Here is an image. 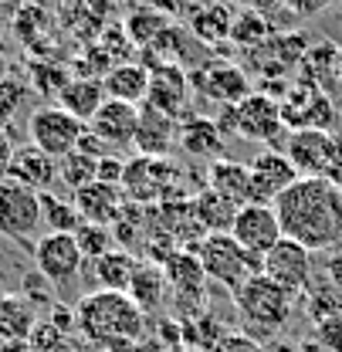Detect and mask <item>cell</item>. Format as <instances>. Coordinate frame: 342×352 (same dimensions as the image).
I'll return each mask as SVG.
<instances>
[{"instance_id": "cell-1", "label": "cell", "mask_w": 342, "mask_h": 352, "mask_svg": "<svg viewBox=\"0 0 342 352\" xmlns=\"http://www.w3.org/2000/svg\"><path fill=\"white\" fill-rule=\"evenodd\" d=\"M281 234L308 251L342 248V186L329 176H299L275 204Z\"/></svg>"}, {"instance_id": "cell-2", "label": "cell", "mask_w": 342, "mask_h": 352, "mask_svg": "<svg viewBox=\"0 0 342 352\" xmlns=\"http://www.w3.org/2000/svg\"><path fill=\"white\" fill-rule=\"evenodd\" d=\"M78 336L105 349L112 342H139L146 332V311L129 298V292H88L75 305Z\"/></svg>"}, {"instance_id": "cell-3", "label": "cell", "mask_w": 342, "mask_h": 352, "mask_svg": "<svg viewBox=\"0 0 342 352\" xmlns=\"http://www.w3.org/2000/svg\"><path fill=\"white\" fill-rule=\"evenodd\" d=\"M234 308H237L248 336L268 339V336H275L288 325L292 308H295V295L288 288H281L278 281H271L264 271H257L255 278H248L234 292Z\"/></svg>"}, {"instance_id": "cell-4", "label": "cell", "mask_w": 342, "mask_h": 352, "mask_svg": "<svg viewBox=\"0 0 342 352\" xmlns=\"http://www.w3.org/2000/svg\"><path fill=\"white\" fill-rule=\"evenodd\" d=\"M193 251H197V258L204 264L207 281H217L227 292H237L248 278H255L261 271V258L244 251L234 241V234H207Z\"/></svg>"}, {"instance_id": "cell-5", "label": "cell", "mask_w": 342, "mask_h": 352, "mask_svg": "<svg viewBox=\"0 0 342 352\" xmlns=\"http://www.w3.org/2000/svg\"><path fill=\"white\" fill-rule=\"evenodd\" d=\"M41 227V193L24 183L3 179L0 183V237L34 251Z\"/></svg>"}, {"instance_id": "cell-6", "label": "cell", "mask_w": 342, "mask_h": 352, "mask_svg": "<svg viewBox=\"0 0 342 352\" xmlns=\"http://www.w3.org/2000/svg\"><path fill=\"white\" fill-rule=\"evenodd\" d=\"M176 183H180V170L167 156H132V160H126L122 193H126V200L139 204V207L163 204L167 197L180 193Z\"/></svg>"}, {"instance_id": "cell-7", "label": "cell", "mask_w": 342, "mask_h": 352, "mask_svg": "<svg viewBox=\"0 0 342 352\" xmlns=\"http://www.w3.org/2000/svg\"><path fill=\"white\" fill-rule=\"evenodd\" d=\"M85 122L75 119L72 112H65L61 105H41L31 112L28 119V135H31V146H38L41 153L54 156V160H65L68 153L78 149L82 135H85Z\"/></svg>"}, {"instance_id": "cell-8", "label": "cell", "mask_w": 342, "mask_h": 352, "mask_svg": "<svg viewBox=\"0 0 342 352\" xmlns=\"http://www.w3.org/2000/svg\"><path fill=\"white\" fill-rule=\"evenodd\" d=\"M285 156L295 163L299 176H329L342 170V139L322 129H295L288 135Z\"/></svg>"}, {"instance_id": "cell-9", "label": "cell", "mask_w": 342, "mask_h": 352, "mask_svg": "<svg viewBox=\"0 0 342 352\" xmlns=\"http://www.w3.org/2000/svg\"><path fill=\"white\" fill-rule=\"evenodd\" d=\"M82 264H85V254H82L75 234H41L38 237V244H34V267L54 288L72 285L82 274Z\"/></svg>"}, {"instance_id": "cell-10", "label": "cell", "mask_w": 342, "mask_h": 352, "mask_svg": "<svg viewBox=\"0 0 342 352\" xmlns=\"http://www.w3.org/2000/svg\"><path fill=\"white\" fill-rule=\"evenodd\" d=\"M261 271L278 281L281 288H288L295 298H301L312 288V251L301 248L299 241L281 237L264 258H261Z\"/></svg>"}, {"instance_id": "cell-11", "label": "cell", "mask_w": 342, "mask_h": 352, "mask_svg": "<svg viewBox=\"0 0 342 352\" xmlns=\"http://www.w3.org/2000/svg\"><path fill=\"white\" fill-rule=\"evenodd\" d=\"M231 234H234V241H237L244 251H251L255 258H264V254L285 237L275 207H271V204H255V200L237 210Z\"/></svg>"}, {"instance_id": "cell-12", "label": "cell", "mask_w": 342, "mask_h": 352, "mask_svg": "<svg viewBox=\"0 0 342 352\" xmlns=\"http://www.w3.org/2000/svg\"><path fill=\"white\" fill-rule=\"evenodd\" d=\"M248 170H251V200H255V204H275V200L299 179L295 163H292L281 149H264V153H257L255 160L248 163Z\"/></svg>"}, {"instance_id": "cell-13", "label": "cell", "mask_w": 342, "mask_h": 352, "mask_svg": "<svg viewBox=\"0 0 342 352\" xmlns=\"http://www.w3.org/2000/svg\"><path fill=\"white\" fill-rule=\"evenodd\" d=\"M285 122H281V105L278 98L264 95V91H251L244 102H237V135L251 139V142H275V135H285Z\"/></svg>"}, {"instance_id": "cell-14", "label": "cell", "mask_w": 342, "mask_h": 352, "mask_svg": "<svg viewBox=\"0 0 342 352\" xmlns=\"http://www.w3.org/2000/svg\"><path fill=\"white\" fill-rule=\"evenodd\" d=\"M136 129H139V105H129V102H119V98H105L98 105V112L92 116V122H88V132H95L109 149L132 146Z\"/></svg>"}, {"instance_id": "cell-15", "label": "cell", "mask_w": 342, "mask_h": 352, "mask_svg": "<svg viewBox=\"0 0 342 352\" xmlns=\"http://www.w3.org/2000/svg\"><path fill=\"white\" fill-rule=\"evenodd\" d=\"M146 102L153 109L180 119L183 109H186V102H190V75L180 65H173V61L153 65L149 68V95H146Z\"/></svg>"}, {"instance_id": "cell-16", "label": "cell", "mask_w": 342, "mask_h": 352, "mask_svg": "<svg viewBox=\"0 0 342 352\" xmlns=\"http://www.w3.org/2000/svg\"><path fill=\"white\" fill-rule=\"evenodd\" d=\"M197 88L217 105H237L255 91L248 72L237 65H227V61H214L211 68L197 72Z\"/></svg>"}, {"instance_id": "cell-17", "label": "cell", "mask_w": 342, "mask_h": 352, "mask_svg": "<svg viewBox=\"0 0 342 352\" xmlns=\"http://www.w3.org/2000/svg\"><path fill=\"white\" fill-rule=\"evenodd\" d=\"M176 142H180V149H183L186 156H193V160H200V163H217V160H224V153H227V135L217 129V122L207 119V116H186V119L180 122Z\"/></svg>"}, {"instance_id": "cell-18", "label": "cell", "mask_w": 342, "mask_h": 352, "mask_svg": "<svg viewBox=\"0 0 342 352\" xmlns=\"http://www.w3.org/2000/svg\"><path fill=\"white\" fill-rule=\"evenodd\" d=\"M7 179L24 183L38 193H47L58 183V160L41 153L38 146H17L10 156V166H7Z\"/></svg>"}, {"instance_id": "cell-19", "label": "cell", "mask_w": 342, "mask_h": 352, "mask_svg": "<svg viewBox=\"0 0 342 352\" xmlns=\"http://www.w3.org/2000/svg\"><path fill=\"white\" fill-rule=\"evenodd\" d=\"M75 207H78V214L82 220L88 223H105V227H112L116 217H119V210L126 207V193H122V186H116V183H102V179H95V183H88L82 190H75Z\"/></svg>"}, {"instance_id": "cell-20", "label": "cell", "mask_w": 342, "mask_h": 352, "mask_svg": "<svg viewBox=\"0 0 342 352\" xmlns=\"http://www.w3.org/2000/svg\"><path fill=\"white\" fill-rule=\"evenodd\" d=\"M176 135H180L176 116H167V112L153 109L149 102H142L139 129H136V142H132L139 149V156H167Z\"/></svg>"}, {"instance_id": "cell-21", "label": "cell", "mask_w": 342, "mask_h": 352, "mask_svg": "<svg viewBox=\"0 0 342 352\" xmlns=\"http://www.w3.org/2000/svg\"><path fill=\"white\" fill-rule=\"evenodd\" d=\"M255 51V65L268 75V78H275V75H281V72H288V68H295L305 61V51H308V41H305V34L299 31H292V34H271L264 44H257L251 47Z\"/></svg>"}, {"instance_id": "cell-22", "label": "cell", "mask_w": 342, "mask_h": 352, "mask_svg": "<svg viewBox=\"0 0 342 352\" xmlns=\"http://www.w3.org/2000/svg\"><path fill=\"white\" fill-rule=\"evenodd\" d=\"M305 72H308V82L315 88H322L329 98L342 91V47L329 41H319L312 44L305 51Z\"/></svg>"}, {"instance_id": "cell-23", "label": "cell", "mask_w": 342, "mask_h": 352, "mask_svg": "<svg viewBox=\"0 0 342 352\" xmlns=\"http://www.w3.org/2000/svg\"><path fill=\"white\" fill-rule=\"evenodd\" d=\"M129 298L142 308L146 315L160 311L163 302L170 298V281H167L163 264H156V261L136 264V274H132V281H129Z\"/></svg>"}, {"instance_id": "cell-24", "label": "cell", "mask_w": 342, "mask_h": 352, "mask_svg": "<svg viewBox=\"0 0 342 352\" xmlns=\"http://www.w3.org/2000/svg\"><path fill=\"white\" fill-rule=\"evenodd\" d=\"M109 95H105V85H102V78H85V75H75V78H68V85L58 91V105L65 109V112H72L75 119H82V122H92V116L98 112V105L105 102Z\"/></svg>"}, {"instance_id": "cell-25", "label": "cell", "mask_w": 342, "mask_h": 352, "mask_svg": "<svg viewBox=\"0 0 342 352\" xmlns=\"http://www.w3.org/2000/svg\"><path fill=\"white\" fill-rule=\"evenodd\" d=\"M102 85H105V95H109V98L139 105V102H146V95H149V68H146V65H136V61H122V65H116V68L102 78Z\"/></svg>"}, {"instance_id": "cell-26", "label": "cell", "mask_w": 342, "mask_h": 352, "mask_svg": "<svg viewBox=\"0 0 342 352\" xmlns=\"http://www.w3.org/2000/svg\"><path fill=\"white\" fill-rule=\"evenodd\" d=\"M207 186L224 193L227 200H234L237 207L251 204V170L248 163H234V160H217L207 170Z\"/></svg>"}, {"instance_id": "cell-27", "label": "cell", "mask_w": 342, "mask_h": 352, "mask_svg": "<svg viewBox=\"0 0 342 352\" xmlns=\"http://www.w3.org/2000/svg\"><path fill=\"white\" fill-rule=\"evenodd\" d=\"M136 264L139 261L132 258V251L116 248V251L88 261V267H92V278H95L98 288H105V292H129V281L136 274Z\"/></svg>"}, {"instance_id": "cell-28", "label": "cell", "mask_w": 342, "mask_h": 352, "mask_svg": "<svg viewBox=\"0 0 342 352\" xmlns=\"http://www.w3.org/2000/svg\"><path fill=\"white\" fill-rule=\"evenodd\" d=\"M193 207H197V217H200L207 234H231L234 217L241 210L234 200H227L224 193H217L211 186H204L200 193H193Z\"/></svg>"}, {"instance_id": "cell-29", "label": "cell", "mask_w": 342, "mask_h": 352, "mask_svg": "<svg viewBox=\"0 0 342 352\" xmlns=\"http://www.w3.org/2000/svg\"><path fill=\"white\" fill-rule=\"evenodd\" d=\"M38 322H41L38 308L31 305L24 295H0V336L28 342Z\"/></svg>"}, {"instance_id": "cell-30", "label": "cell", "mask_w": 342, "mask_h": 352, "mask_svg": "<svg viewBox=\"0 0 342 352\" xmlns=\"http://www.w3.org/2000/svg\"><path fill=\"white\" fill-rule=\"evenodd\" d=\"M10 31H14V38L24 44V47L41 51L44 38H47V31H51V14L44 10L41 3H31V0H28V3H21V7L14 10Z\"/></svg>"}, {"instance_id": "cell-31", "label": "cell", "mask_w": 342, "mask_h": 352, "mask_svg": "<svg viewBox=\"0 0 342 352\" xmlns=\"http://www.w3.org/2000/svg\"><path fill=\"white\" fill-rule=\"evenodd\" d=\"M231 24H234V14L227 3H204L193 17H190V28L200 41L207 44H220L224 38H231Z\"/></svg>"}, {"instance_id": "cell-32", "label": "cell", "mask_w": 342, "mask_h": 352, "mask_svg": "<svg viewBox=\"0 0 342 352\" xmlns=\"http://www.w3.org/2000/svg\"><path fill=\"white\" fill-rule=\"evenodd\" d=\"M126 34L129 41L136 44V47H153L156 44V38L170 28V17L167 14H160L156 7H136L132 14L126 17Z\"/></svg>"}, {"instance_id": "cell-33", "label": "cell", "mask_w": 342, "mask_h": 352, "mask_svg": "<svg viewBox=\"0 0 342 352\" xmlns=\"http://www.w3.org/2000/svg\"><path fill=\"white\" fill-rule=\"evenodd\" d=\"M41 217H44L47 234H75L85 223L82 214H78V207H75V200H61L51 190L41 193Z\"/></svg>"}, {"instance_id": "cell-34", "label": "cell", "mask_w": 342, "mask_h": 352, "mask_svg": "<svg viewBox=\"0 0 342 352\" xmlns=\"http://www.w3.org/2000/svg\"><path fill=\"white\" fill-rule=\"evenodd\" d=\"M58 179H61L72 193L88 186V183H95V179H98V156L82 153V149L68 153L65 160H58Z\"/></svg>"}, {"instance_id": "cell-35", "label": "cell", "mask_w": 342, "mask_h": 352, "mask_svg": "<svg viewBox=\"0 0 342 352\" xmlns=\"http://www.w3.org/2000/svg\"><path fill=\"white\" fill-rule=\"evenodd\" d=\"M275 34V28H271V21L264 17V14H255V10H241V14H234V24H231V41L237 44V47H257V44H264L268 38Z\"/></svg>"}, {"instance_id": "cell-36", "label": "cell", "mask_w": 342, "mask_h": 352, "mask_svg": "<svg viewBox=\"0 0 342 352\" xmlns=\"http://www.w3.org/2000/svg\"><path fill=\"white\" fill-rule=\"evenodd\" d=\"M75 241H78V248H82L85 261H95V258H102V254H109V251H116V248H119V244H116L112 227H105V223H88V220L75 230Z\"/></svg>"}, {"instance_id": "cell-37", "label": "cell", "mask_w": 342, "mask_h": 352, "mask_svg": "<svg viewBox=\"0 0 342 352\" xmlns=\"http://www.w3.org/2000/svg\"><path fill=\"white\" fill-rule=\"evenodd\" d=\"M24 102H28V85L14 75H3L0 78V122H10L17 109H24Z\"/></svg>"}, {"instance_id": "cell-38", "label": "cell", "mask_w": 342, "mask_h": 352, "mask_svg": "<svg viewBox=\"0 0 342 352\" xmlns=\"http://www.w3.org/2000/svg\"><path fill=\"white\" fill-rule=\"evenodd\" d=\"M31 78H34V88H41L44 95H54V98H58L61 88L68 85V72L65 68H54L47 61H34L31 65Z\"/></svg>"}, {"instance_id": "cell-39", "label": "cell", "mask_w": 342, "mask_h": 352, "mask_svg": "<svg viewBox=\"0 0 342 352\" xmlns=\"http://www.w3.org/2000/svg\"><path fill=\"white\" fill-rule=\"evenodd\" d=\"M315 342L325 352H342V315H322L315 318Z\"/></svg>"}, {"instance_id": "cell-40", "label": "cell", "mask_w": 342, "mask_h": 352, "mask_svg": "<svg viewBox=\"0 0 342 352\" xmlns=\"http://www.w3.org/2000/svg\"><path fill=\"white\" fill-rule=\"evenodd\" d=\"M51 292H54V285L44 278L41 271H34V274H28V278H24V298H28L34 308L47 305V302H51Z\"/></svg>"}, {"instance_id": "cell-41", "label": "cell", "mask_w": 342, "mask_h": 352, "mask_svg": "<svg viewBox=\"0 0 342 352\" xmlns=\"http://www.w3.org/2000/svg\"><path fill=\"white\" fill-rule=\"evenodd\" d=\"M217 352H264V346L257 342L255 336H248V332H234V336H224V342L217 346Z\"/></svg>"}, {"instance_id": "cell-42", "label": "cell", "mask_w": 342, "mask_h": 352, "mask_svg": "<svg viewBox=\"0 0 342 352\" xmlns=\"http://www.w3.org/2000/svg\"><path fill=\"white\" fill-rule=\"evenodd\" d=\"M336 0H281V7L288 10V14H295V17H315V14H322V10H329Z\"/></svg>"}, {"instance_id": "cell-43", "label": "cell", "mask_w": 342, "mask_h": 352, "mask_svg": "<svg viewBox=\"0 0 342 352\" xmlns=\"http://www.w3.org/2000/svg\"><path fill=\"white\" fill-rule=\"evenodd\" d=\"M122 173H126V160H116V156H102L98 160V179L102 183L122 186Z\"/></svg>"}, {"instance_id": "cell-44", "label": "cell", "mask_w": 342, "mask_h": 352, "mask_svg": "<svg viewBox=\"0 0 342 352\" xmlns=\"http://www.w3.org/2000/svg\"><path fill=\"white\" fill-rule=\"evenodd\" d=\"M325 278H329V285H336L342 292V248L329 254V261H325Z\"/></svg>"}, {"instance_id": "cell-45", "label": "cell", "mask_w": 342, "mask_h": 352, "mask_svg": "<svg viewBox=\"0 0 342 352\" xmlns=\"http://www.w3.org/2000/svg\"><path fill=\"white\" fill-rule=\"evenodd\" d=\"M234 3H241L244 10H255V14H264V17H271L278 7H281V0H234Z\"/></svg>"}, {"instance_id": "cell-46", "label": "cell", "mask_w": 342, "mask_h": 352, "mask_svg": "<svg viewBox=\"0 0 342 352\" xmlns=\"http://www.w3.org/2000/svg\"><path fill=\"white\" fill-rule=\"evenodd\" d=\"M10 156H14V146H10V139L0 132V183L7 179V166H10Z\"/></svg>"}, {"instance_id": "cell-47", "label": "cell", "mask_w": 342, "mask_h": 352, "mask_svg": "<svg viewBox=\"0 0 342 352\" xmlns=\"http://www.w3.org/2000/svg\"><path fill=\"white\" fill-rule=\"evenodd\" d=\"M0 352H34V349H31V342H24V339H7V336H0Z\"/></svg>"}, {"instance_id": "cell-48", "label": "cell", "mask_w": 342, "mask_h": 352, "mask_svg": "<svg viewBox=\"0 0 342 352\" xmlns=\"http://www.w3.org/2000/svg\"><path fill=\"white\" fill-rule=\"evenodd\" d=\"M7 75V61H3V54H0V78Z\"/></svg>"}, {"instance_id": "cell-49", "label": "cell", "mask_w": 342, "mask_h": 352, "mask_svg": "<svg viewBox=\"0 0 342 352\" xmlns=\"http://www.w3.org/2000/svg\"><path fill=\"white\" fill-rule=\"evenodd\" d=\"M173 352H204V349H183V346H176Z\"/></svg>"}, {"instance_id": "cell-50", "label": "cell", "mask_w": 342, "mask_h": 352, "mask_svg": "<svg viewBox=\"0 0 342 352\" xmlns=\"http://www.w3.org/2000/svg\"><path fill=\"white\" fill-rule=\"evenodd\" d=\"M0 34H3V7H0Z\"/></svg>"}, {"instance_id": "cell-51", "label": "cell", "mask_w": 342, "mask_h": 352, "mask_svg": "<svg viewBox=\"0 0 342 352\" xmlns=\"http://www.w3.org/2000/svg\"><path fill=\"white\" fill-rule=\"evenodd\" d=\"M105 3H119V0H105Z\"/></svg>"}]
</instances>
